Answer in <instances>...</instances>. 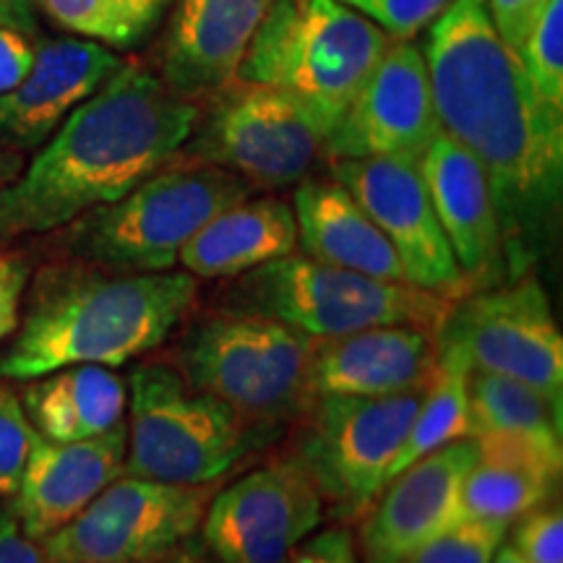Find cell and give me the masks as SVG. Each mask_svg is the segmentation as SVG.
Masks as SVG:
<instances>
[{
  "instance_id": "1",
  "label": "cell",
  "mask_w": 563,
  "mask_h": 563,
  "mask_svg": "<svg viewBox=\"0 0 563 563\" xmlns=\"http://www.w3.org/2000/svg\"><path fill=\"white\" fill-rule=\"evenodd\" d=\"M426 66L443 133L490 183L509 279L532 272L555 241L563 199V110L527 79L493 30L488 0H452L428 26Z\"/></svg>"
},
{
  "instance_id": "2",
  "label": "cell",
  "mask_w": 563,
  "mask_h": 563,
  "mask_svg": "<svg viewBox=\"0 0 563 563\" xmlns=\"http://www.w3.org/2000/svg\"><path fill=\"white\" fill-rule=\"evenodd\" d=\"M196 108L150 68L123 63L0 188V249L129 194L178 157Z\"/></svg>"
},
{
  "instance_id": "3",
  "label": "cell",
  "mask_w": 563,
  "mask_h": 563,
  "mask_svg": "<svg viewBox=\"0 0 563 563\" xmlns=\"http://www.w3.org/2000/svg\"><path fill=\"white\" fill-rule=\"evenodd\" d=\"M188 272H118L63 258L34 277L0 378L32 382L66 365H123L157 350L194 308Z\"/></svg>"
},
{
  "instance_id": "4",
  "label": "cell",
  "mask_w": 563,
  "mask_h": 563,
  "mask_svg": "<svg viewBox=\"0 0 563 563\" xmlns=\"http://www.w3.org/2000/svg\"><path fill=\"white\" fill-rule=\"evenodd\" d=\"M256 186L241 175L173 157L118 201L84 211L60 235L66 258L118 272H170L191 238Z\"/></svg>"
},
{
  "instance_id": "5",
  "label": "cell",
  "mask_w": 563,
  "mask_h": 563,
  "mask_svg": "<svg viewBox=\"0 0 563 563\" xmlns=\"http://www.w3.org/2000/svg\"><path fill=\"white\" fill-rule=\"evenodd\" d=\"M389 42L342 0H272L235 79L290 91L332 133Z\"/></svg>"
},
{
  "instance_id": "6",
  "label": "cell",
  "mask_w": 563,
  "mask_h": 563,
  "mask_svg": "<svg viewBox=\"0 0 563 563\" xmlns=\"http://www.w3.org/2000/svg\"><path fill=\"white\" fill-rule=\"evenodd\" d=\"M214 306L266 316L311 340H329L371 327H420L439 334L454 300L292 253L232 277L214 295Z\"/></svg>"
},
{
  "instance_id": "7",
  "label": "cell",
  "mask_w": 563,
  "mask_h": 563,
  "mask_svg": "<svg viewBox=\"0 0 563 563\" xmlns=\"http://www.w3.org/2000/svg\"><path fill=\"white\" fill-rule=\"evenodd\" d=\"M316 340L266 316L217 308L196 316L175 344V368L251 426L298 418L308 405Z\"/></svg>"
},
{
  "instance_id": "8",
  "label": "cell",
  "mask_w": 563,
  "mask_h": 563,
  "mask_svg": "<svg viewBox=\"0 0 563 563\" xmlns=\"http://www.w3.org/2000/svg\"><path fill=\"white\" fill-rule=\"evenodd\" d=\"M131 420L123 473L178 485H209L249 454V422L211 394L194 389L170 363L131 373Z\"/></svg>"
},
{
  "instance_id": "9",
  "label": "cell",
  "mask_w": 563,
  "mask_h": 563,
  "mask_svg": "<svg viewBox=\"0 0 563 563\" xmlns=\"http://www.w3.org/2000/svg\"><path fill=\"white\" fill-rule=\"evenodd\" d=\"M207 97L180 157L222 167L256 188L298 186L327 162V125L290 91L230 79Z\"/></svg>"
},
{
  "instance_id": "10",
  "label": "cell",
  "mask_w": 563,
  "mask_h": 563,
  "mask_svg": "<svg viewBox=\"0 0 563 563\" xmlns=\"http://www.w3.org/2000/svg\"><path fill=\"white\" fill-rule=\"evenodd\" d=\"M426 386L386 397H311L302 407L298 456L340 519H361L389 481Z\"/></svg>"
},
{
  "instance_id": "11",
  "label": "cell",
  "mask_w": 563,
  "mask_h": 563,
  "mask_svg": "<svg viewBox=\"0 0 563 563\" xmlns=\"http://www.w3.org/2000/svg\"><path fill=\"white\" fill-rule=\"evenodd\" d=\"M211 496V483L178 485L123 473L42 548L51 563L165 559L191 543Z\"/></svg>"
},
{
  "instance_id": "12",
  "label": "cell",
  "mask_w": 563,
  "mask_h": 563,
  "mask_svg": "<svg viewBox=\"0 0 563 563\" xmlns=\"http://www.w3.org/2000/svg\"><path fill=\"white\" fill-rule=\"evenodd\" d=\"M435 344L462 350L473 368L517 378L563 405V336L545 287L530 272L454 300Z\"/></svg>"
},
{
  "instance_id": "13",
  "label": "cell",
  "mask_w": 563,
  "mask_h": 563,
  "mask_svg": "<svg viewBox=\"0 0 563 563\" xmlns=\"http://www.w3.org/2000/svg\"><path fill=\"white\" fill-rule=\"evenodd\" d=\"M323 522V501L295 460L238 477L211 496L203 543L220 563H287Z\"/></svg>"
},
{
  "instance_id": "14",
  "label": "cell",
  "mask_w": 563,
  "mask_h": 563,
  "mask_svg": "<svg viewBox=\"0 0 563 563\" xmlns=\"http://www.w3.org/2000/svg\"><path fill=\"white\" fill-rule=\"evenodd\" d=\"M329 178L342 183L384 232L410 285L449 300L470 292L418 165L389 157L329 159Z\"/></svg>"
},
{
  "instance_id": "15",
  "label": "cell",
  "mask_w": 563,
  "mask_h": 563,
  "mask_svg": "<svg viewBox=\"0 0 563 563\" xmlns=\"http://www.w3.org/2000/svg\"><path fill=\"white\" fill-rule=\"evenodd\" d=\"M439 133L422 47L412 40H394L329 133L327 162L389 157L420 165Z\"/></svg>"
},
{
  "instance_id": "16",
  "label": "cell",
  "mask_w": 563,
  "mask_h": 563,
  "mask_svg": "<svg viewBox=\"0 0 563 563\" xmlns=\"http://www.w3.org/2000/svg\"><path fill=\"white\" fill-rule=\"evenodd\" d=\"M477 460V441L446 443L391 477L363 514L365 563H402L435 534L464 519L462 483Z\"/></svg>"
},
{
  "instance_id": "17",
  "label": "cell",
  "mask_w": 563,
  "mask_h": 563,
  "mask_svg": "<svg viewBox=\"0 0 563 563\" xmlns=\"http://www.w3.org/2000/svg\"><path fill=\"white\" fill-rule=\"evenodd\" d=\"M121 68V55L100 42L84 37L40 42L24 79L0 95V146L40 150L70 112Z\"/></svg>"
},
{
  "instance_id": "18",
  "label": "cell",
  "mask_w": 563,
  "mask_h": 563,
  "mask_svg": "<svg viewBox=\"0 0 563 563\" xmlns=\"http://www.w3.org/2000/svg\"><path fill=\"white\" fill-rule=\"evenodd\" d=\"M125 422L95 439L55 443L34 435L30 460L19 490L11 496V511L21 530L42 543L79 517L115 477L123 475Z\"/></svg>"
},
{
  "instance_id": "19",
  "label": "cell",
  "mask_w": 563,
  "mask_h": 563,
  "mask_svg": "<svg viewBox=\"0 0 563 563\" xmlns=\"http://www.w3.org/2000/svg\"><path fill=\"white\" fill-rule=\"evenodd\" d=\"M418 167L470 292L501 285L509 277L501 224L483 167L443 131L431 141Z\"/></svg>"
},
{
  "instance_id": "20",
  "label": "cell",
  "mask_w": 563,
  "mask_h": 563,
  "mask_svg": "<svg viewBox=\"0 0 563 563\" xmlns=\"http://www.w3.org/2000/svg\"><path fill=\"white\" fill-rule=\"evenodd\" d=\"M435 371V334L420 327H371L316 340L311 397H386L418 389Z\"/></svg>"
},
{
  "instance_id": "21",
  "label": "cell",
  "mask_w": 563,
  "mask_h": 563,
  "mask_svg": "<svg viewBox=\"0 0 563 563\" xmlns=\"http://www.w3.org/2000/svg\"><path fill=\"white\" fill-rule=\"evenodd\" d=\"M272 0H178L162 45V81L186 100L235 79Z\"/></svg>"
},
{
  "instance_id": "22",
  "label": "cell",
  "mask_w": 563,
  "mask_h": 563,
  "mask_svg": "<svg viewBox=\"0 0 563 563\" xmlns=\"http://www.w3.org/2000/svg\"><path fill=\"white\" fill-rule=\"evenodd\" d=\"M298 249L313 262L386 282H407L397 251L334 178H302L292 196Z\"/></svg>"
},
{
  "instance_id": "23",
  "label": "cell",
  "mask_w": 563,
  "mask_h": 563,
  "mask_svg": "<svg viewBox=\"0 0 563 563\" xmlns=\"http://www.w3.org/2000/svg\"><path fill=\"white\" fill-rule=\"evenodd\" d=\"M298 253V222L287 201L243 199L203 224L183 245L178 264L201 279H232Z\"/></svg>"
},
{
  "instance_id": "24",
  "label": "cell",
  "mask_w": 563,
  "mask_h": 563,
  "mask_svg": "<svg viewBox=\"0 0 563 563\" xmlns=\"http://www.w3.org/2000/svg\"><path fill=\"white\" fill-rule=\"evenodd\" d=\"M477 460L462 483V511L470 519L511 525L553 501L563 456L519 435H477Z\"/></svg>"
},
{
  "instance_id": "25",
  "label": "cell",
  "mask_w": 563,
  "mask_h": 563,
  "mask_svg": "<svg viewBox=\"0 0 563 563\" xmlns=\"http://www.w3.org/2000/svg\"><path fill=\"white\" fill-rule=\"evenodd\" d=\"M21 405L42 439L70 443L121 426L129 391L108 365L79 363L26 382Z\"/></svg>"
},
{
  "instance_id": "26",
  "label": "cell",
  "mask_w": 563,
  "mask_h": 563,
  "mask_svg": "<svg viewBox=\"0 0 563 563\" xmlns=\"http://www.w3.org/2000/svg\"><path fill=\"white\" fill-rule=\"evenodd\" d=\"M470 365L462 350L435 344V371L422 394V402L407 431V439L394 456L389 481L418 462L420 456L446 446V443L475 439L473 415H470ZM386 481V483H389Z\"/></svg>"
},
{
  "instance_id": "27",
  "label": "cell",
  "mask_w": 563,
  "mask_h": 563,
  "mask_svg": "<svg viewBox=\"0 0 563 563\" xmlns=\"http://www.w3.org/2000/svg\"><path fill=\"white\" fill-rule=\"evenodd\" d=\"M563 405L517 378L470 371V415L475 439L485 433L519 435L563 456Z\"/></svg>"
},
{
  "instance_id": "28",
  "label": "cell",
  "mask_w": 563,
  "mask_h": 563,
  "mask_svg": "<svg viewBox=\"0 0 563 563\" xmlns=\"http://www.w3.org/2000/svg\"><path fill=\"white\" fill-rule=\"evenodd\" d=\"M63 30L104 47L139 45L141 34L133 24L125 0H34Z\"/></svg>"
},
{
  "instance_id": "29",
  "label": "cell",
  "mask_w": 563,
  "mask_h": 563,
  "mask_svg": "<svg viewBox=\"0 0 563 563\" xmlns=\"http://www.w3.org/2000/svg\"><path fill=\"white\" fill-rule=\"evenodd\" d=\"M527 79L548 104L563 110V0H551L517 53Z\"/></svg>"
},
{
  "instance_id": "30",
  "label": "cell",
  "mask_w": 563,
  "mask_h": 563,
  "mask_svg": "<svg viewBox=\"0 0 563 563\" xmlns=\"http://www.w3.org/2000/svg\"><path fill=\"white\" fill-rule=\"evenodd\" d=\"M506 532L509 525L504 522L464 517L420 545L402 563H490L498 548L506 543Z\"/></svg>"
},
{
  "instance_id": "31",
  "label": "cell",
  "mask_w": 563,
  "mask_h": 563,
  "mask_svg": "<svg viewBox=\"0 0 563 563\" xmlns=\"http://www.w3.org/2000/svg\"><path fill=\"white\" fill-rule=\"evenodd\" d=\"M34 435L37 431L26 418L21 397L0 378V498H11L19 490Z\"/></svg>"
},
{
  "instance_id": "32",
  "label": "cell",
  "mask_w": 563,
  "mask_h": 563,
  "mask_svg": "<svg viewBox=\"0 0 563 563\" xmlns=\"http://www.w3.org/2000/svg\"><path fill=\"white\" fill-rule=\"evenodd\" d=\"M391 40H415L433 24L452 0H342Z\"/></svg>"
},
{
  "instance_id": "33",
  "label": "cell",
  "mask_w": 563,
  "mask_h": 563,
  "mask_svg": "<svg viewBox=\"0 0 563 563\" xmlns=\"http://www.w3.org/2000/svg\"><path fill=\"white\" fill-rule=\"evenodd\" d=\"M511 548L527 563H563V511L559 504H545L519 517Z\"/></svg>"
},
{
  "instance_id": "34",
  "label": "cell",
  "mask_w": 563,
  "mask_h": 563,
  "mask_svg": "<svg viewBox=\"0 0 563 563\" xmlns=\"http://www.w3.org/2000/svg\"><path fill=\"white\" fill-rule=\"evenodd\" d=\"M32 279V264L24 253L0 256V340L11 336L21 323V302Z\"/></svg>"
},
{
  "instance_id": "35",
  "label": "cell",
  "mask_w": 563,
  "mask_h": 563,
  "mask_svg": "<svg viewBox=\"0 0 563 563\" xmlns=\"http://www.w3.org/2000/svg\"><path fill=\"white\" fill-rule=\"evenodd\" d=\"M548 3L551 0H488L493 30L498 32V37L504 40L509 51L519 53L527 34L532 32V26L543 16Z\"/></svg>"
},
{
  "instance_id": "36",
  "label": "cell",
  "mask_w": 563,
  "mask_h": 563,
  "mask_svg": "<svg viewBox=\"0 0 563 563\" xmlns=\"http://www.w3.org/2000/svg\"><path fill=\"white\" fill-rule=\"evenodd\" d=\"M287 563H361V559H357L352 534L342 527H334V530L313 534L308 543L302 540Z\"/></svg>"
},
{
  "instance_id": "37",
  "label": "cell",
  "mask_w": 563,
  "mask_h": 563,
  "mask_svg": "<svg viewBox=\"0 0 563 563\" xmlns=\"http://www.w3.org/2000/svg\"><path fill=\"white\" fill-rule=\"evenodd\" d=\"M0 563H51L42 543L21 530L16 514L5 504H0Z\"/></svg>"
},
{
  "instance_id": "38",
  "label": "cell",
  "mask_w": 563,
  "mask_h": 563,
  "mask_svg": "<svg viewBox=\"0 0 563 563\" xmlns=\"http://www.w3.org/2000/svg\"><path fill=\"white\" fill-rule=\"evenodd\" d=\"M34 42L30 34L0 26V95L16 87L24 79L34 60Z\"/></svg>"
},
{
  "instance_id": "39",
  "label": "cell",
  "mask_w": 563,
  "mask_h": 563,
  "mask_svg": "<svg viewBox=\"0 0 563 563\" xmlns=\"http://www.w3.org/2000/svg\"><path fill=\"white\" fill-rule=\"evenodd\" d=\"M0 26L21 34L37 32V16H34L32 0H0Z\"/></svg>"
},
{
  "instance_id": "40",
  "label": "cell",
  "mask_w": 563,
  "mask_h": 563,
  "mask_svg": "<svg viewBox=\"0 0 563 563\" xmlns=\"http://www.w3.org/2000/svg\"><path fill=\"white\" fill-rule=\"evenodd\" d=\"M170 3L173 0H125V5H129V13H131L133 24H136L141 40L150 37V32L157 26L162 13L170 9Z\"/></svg>"
},
{
  "instance_id": "41",
  "label": "cell",
  "mask_w": 563,
  "mask_h": 563,
  "mask_svg": "<svg viewBox=\"0 0 563 563\" xmlns=\"http://www.w3.org/2000/svg\"><path fill=\"white\" fill-rule=\"evenodd\" d=\"M24 165H26L24 152L5 150V146H0V188L9 186V183L16 178L21 170H24Z\"/></svg>"
},
{
  "instance_id": "42",
  "label": "cell",
  "mask_w": 563,
  "mask_h": 563,
  "mask_svg": "<svg viewBox=\"0 0 563 563\" xmlns=\"http://www.w3.org/2000/svg\"><path fill=\"white\" fill-rule=\"evenodd\" d=\"M146 563H203V561L199 553L191 551V548H183L178 553L165 555V559H157V561H146Z\"/></svg>"
},
{
  "instance_id": "43",
  "label": "cell",
  "mask_w": 563,
  "mask_h": 563,
  "mask_svg": "<svg viewBox=\"0 0 563 563\" xmlns=\"http://www.w3.org/2000/svg\"><path fill=\"white\" fill-rule=\"evenodd\" d=\"M490 563H527V561H525L522 555H519L517 551H514L511 545L504 543V545L496 551V555H493Z\"/></svg>"
}]
</instances>
